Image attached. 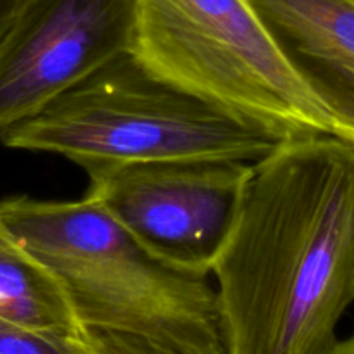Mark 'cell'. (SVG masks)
<instances>
[{
	"label": "cell",
	"mask_w": 354,
	"mask_h": 354,
	"mask_svg": "<svg viewBox=\"0 0 354 354\" xmlns=\"http://www.w3.org/2000/svg\"><path fill=\"white\" fill-rule=\"evenodd\" d=\"M225 354H328L354 303V147L303 135L252 165L214 259Z\"/></svg>",
	"instance_id": "6da1fadb"
},
{
	"label": "cell",
	"mask_w": 354,
	"mask_h": 354,
	"mask_svg": "<svg viewBox=\"0 0 354 354\" xmlns=\"http://www.w3.org/2000/svg\"><path fill=\"white\" fill-rule=\"evenodd\" d=\"M0 216L54 277L82 330L137 335L183 354H225L209 277L168 265L93 201L14 196Z\"/></svg>",
	"instance_id": "7a4b0ae2"
},
{
	"label": "cell",
	"mask_w": 354,
	"mask_h": 354,
	"mask_svg": "<svg viewBox=\"0 0 354 354\" xmlns=\"http://www.w3.org/2000/svg\"><path fill=\"white\" fill-rule=\"evenodd\" d=\"M287 138L180 88L131 50L0 133L7 147L61 156L83 169L176 159L256 162Z\"/></svg>",
	"instance_id": "3957f363"
},
{
	"label": "cell",
	"mask_w": 354,
	"mask_h": 354,
	"mask_svg": "<svg viewBox=\"0 0 354 354\" xmlns=\"http://www.w3.org/2000/svg\"><path fill=\"white\" fill-rule=\"evenodd\" d=\"M131 52L180 88L286 137L334 135L249 0H135Z\"/></svg>",
	"instance_id": "277c9868"
},
{
	"label": "cell",
	"mask_w": 354,
	"mask_h": 354,
	"mask_svg": "<svg viewBox=\"0 0 354 354\" xmlns=\"http://www.w3.org/2000/svg\"><path fill=\"white\" fill-rule=\"evenodd\" d=\"M254 162L235 159L104 165L85 169L99 204L168 265L211 275L235 223Z\"/></svg>",
	"instance_id": "5b68a950"
},
{
	"label": "cell",
	"mask_w": 354,
	"mask_h": 354,
	"mask_svg": "<svg viewBox=\"0 0 354 354\" xmlns=\"http://www.w3.org/2000/svg\"><path fill=\"white\" fill-rule=\"evenodd\" d=\"M135 0H33L0 41V133L133 47Z\"/></svg>",
	"instance_id": "8992f818"
},
{
	"label": "cell",
	"mask_w": 354,
	"mask_h": 354,
	"mask_svg": "<svg viewBox=\"0 0 354 354\" xmlns=\"http://www.w3.org/2000/svg\"><path fill=\"white\" fill-rule=\"evenodd\" d=\"M283 59L354 147V0H249Z\"/></svg>",
	"instance_id": "52a82bcc"
},
{
	"label": "cell",
	"mask_w": 354,
	"mask_h": 354,
	"mask_svg": "<svg viewBox=\"0 0 354 354\" xmlns=\"http://www.w3.org/2000/svg\"><path fill=\"white\" fill-rule=\"evenodd\" d=\"M0 318L80 337L82 327L54 277L26 251L0 216Z\"/></svg>",
	"instance_id": "ba28073f"
},
{
	"label": "cell",
	"mask_w": 354,
	"mask_h": 354,
	"mask_svg": "<svg viewBox=\"0 0 354 354\" xmlns=\"http://www.w3.org/2000/svg\"><path fill=\"white\" fill-rule=\"evenodd\" d=\"M0 354H92L78 337L17 325L0 318Z\"/></svg>",
	"instance_id": "9c48e42d"
},
{
	"label": "cell",
	"mask_w": 354,
	"mask_h": 354,
	"mask_svg": "<svg viewBox=\"0 0 354 354\" xmlns=\"http://www.w3.org/2000/svg\"><path fill=\"white\" fill-rule=\"evenodd\" d=\"M78 339L92 354H183L159 342L118 332L85 328Z\"/></svg>",
	"instance_id": "30bf717a"
},
{
	"label": "cell",
	"mask_w": 354,
	"mask_h": 354,
	"mask_svg": "<svg viewBox=\"0 0 354 354\" xmlns=\"http://www.w3.org/2000/svg\"><path fill=\"white\" fill-rule=\"evenodd\" d=\"M19 2L21 0H0V41L9 30L12 19L16 17Z\"/></svg>",
	"instance_id": "8fae6325"
},
{
	"label": "cell",
	"mask_w": 354,
	"mask_h": 354,
	"mask_svg": "<svg viewBox=\"0 0 354 354\" xmlns=\"http://www.w3.org/2000/svg\"><path fill=\"white\" fill-rule=\"evenodd\" d=\"M328 354H354V332L349 337L335 342L334 349Z\"/></svg>",
	"instance_id": "7c38bea8"
},
{
	"label": "cell",
	"mask_w": 354,
	"mask_h": 354,
	"mask_svg": "<svg viewBox=\"0 0 354 354\" xmlns=\"http://www.w3.org/2000/svg\"><path fill=\"white\" fill-rule=\"evenodd\" d=\"M28 2H33V0H21V2H19V7H21V6H24V3H28Z\"/></svg>",
	"instance_id": "4fadbf2b"
}]
</instances>
